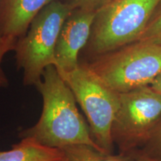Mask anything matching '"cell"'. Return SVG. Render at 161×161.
<instances>
[{"label":"cell","mask_w":161,"mask_h":161,"mask_svg":"<svg viewBox=\"0 0 161 161\" xmlns=\"http://www.w3.org/2000/svg\"><path fill=\"white\" fill-rule=\"evenodd\" d=\"M35 86L43 98L41 116L35 125L20 132V137H32L44 146L59 149L81 144L103 152L78 110L73 92L55 66L46 68Z\"/></svg>","instance_id":"6da1fadb"},{"label":"cell","mask_w":161,"mask_h":161,"mask_svg":"<svg viewBox=\"0 0 161 161\" xmlns=\"http://www.w3.org/2000/svg\"><path fill=\"white\" fill-rule=\"evenodd\" d=\"M161 0H111L96 13L84 50L96 58L137 41Z\"/></svg>","instance_id":"7a4b0ae2"},{"label":"cell","mask_w":161,"mask_h":161,"mask_svg":"<svg viewBox=\"0 0 161 161\" xmlns=\"http://www.w3.org/2000/svg\"><path fill=\"white\" fill-rule=\"evenodd\" d=\"M72 10L60 0L52 2L34 18L25 35L17 40L14 51L17 67L23 70L25 85L36 86L46 68L55 66L58 36Z\"/></svg>","instance_id":"3957f363"},{"label":"cell","mask_w":161,"mask_h":161,"mask_svg":"<svg viewBox=\"0 0 161 161\" xmlns=\"http://www.w3.org/2000/svg\"><path fill=\"white\" fill-rule=\"evenodd\" d=\"M119 93L151 85L161 73V46L136 41L84 62Z\"/></svg>","instance_id":"277c9868"},{"label":"cell","mask_w":161,"mask_h":161,"mask_svg":"<svg viewBox=\"0 0 161 161\" xmlns=\"http://www.w3.org/2000/svg\"><path fill=\"white\" fill-rule=\"evenodd\" d=\"M59 73L85 114L96 143L103 152L113 154L111 130L119 106L120 93L107 85L85 63L80 62L71 72Z\"/></svg>","instance_id":"5b68a950"},{"label":"cell","mask_w":161,"mask_h":161,"mask_svg":"<svg viewBox=\"0 0 161 161\" xmlns=\"http://www.w3.org/2000/svg\"><path fill=\"white\" fill-rule=\"evenodd\" d=\"M160 119L161 95L150 85L120 93L111 130L119 153L142 148Z\"/></svg>","instance_id":"8992f818"},{"label":"cell","mask_w":161,"mask_h":161,"mask_svg":"<svg viewBox=\"0 0 161 161\" xmlns=\"http://www.w3.org/2000/svg\"><path fill=\"white\" fill-rule=\"evenodd\" d=\"M95 11L73 9L62 25L55 47V67L59 72H69L79 65L78 55L91 34Z\"/></svg>","instance_id":"52a82bcc"},{"label":"cell","mask_w":161,"mask_h":161,"mask_svg":"<svg viewBox=\"0 0 161 161\" xmlns=\"http://www.w3.org/2000/svg\"><path fill=\"white\" fill-rule=\"evenodd\" d=\"M55 0H0V37H23L31 21Z\"/></svg>","instance_id":"ba28073f"},{"label":"cell","mask_w":161,"mask_h":161,"mask_svg":"<svg viewBox=\"0 0 161 161\" xmlns=\"http://www.w3.org/2000/svg\"><path fill=\"white\" fill-rule=\"evenodd\" d=\"M62 149L44 146L32 137H23L11 149L0 152V161H64Z\"/></svg>","instance_id":"9c48e42d"},{"label":"cell","mask_w":161,"mask_h":161,"mask_svg":"<svg viewBox=\"0 0 161 161\" xmlns=\"http://www.w3.org/2000/svg\"><path fill=\"white\" fill-rule=\"evenodd\" d=\"M64 161H129V153L105 154L86 145H72L64 148Z\"/></svg>","instance_id":"30bf717a"},{"label":"cell","mask_w":161,"mask_h":161,"mask_svg":"<svg viewBox=\"0 0 161 161\" xmlns=\"http://www.w3.org/2000/svg\"><path fill=\"white\" fill-rule=\"evenodd\" d=\"M137 41L161 46V12L151 19Z\"/></svg>","instance_id":"8fae6325"},{"label":"cell","mask_w":161,"mask_h":161,"mask_svg":"<svg viewBox=\"0 0 161 161\" xmlns=\"http://www.w3.org/2000/svg\"><path fill=\"white\" fill-rule=\"evenodd\" d=\"M17 39L11 37H3L0 39V88L8 86L9 81L2 66L3 58L8 52L14 50Z\"/></svg>","instance_id":"7c38bea8"},{"label":"cell","mask_w":161,"mask_h":161,"mask_svg":"<svg viewBox=\"0 0 161 161\" xmlns=\"http://www.w3.org/2000/svg\"><path fill=\"white\" fill-rule=\"evenodd\" d=\"M147 154L161 159V119L146 144L140 148Z\"/></svg>","instance_id":"4fadbf2b"},{"label":"cell","mask_w":161,"mask_h":161,"mask_svg":"<svg viewBox=\"0 0 161 161\" xmlns=\"http://www.w3.org/2000/svg\"><path fill=\"white\" fill-rule=\"evenodd\" d=\"M72 9L97 12L111 0H60Z\"/></svg>","instance_id":"5bb4252c"},{"label":"cell","mask_w":161,"mask_h":161,"mask_svg":"<svg viewBox=\"0 0 161 161\" xmlns=\"http://www.w3.org/2000/svg\"><path fill=\"white\" fill-rule=\"evenodd\" d=\"M128 153L130 154L129 161H161V159L147 154L140 148Z\"/></svg>","instance_id":"9a60e30c"},{"label":"cell","mask_w":161,"mask_h":161,"mask_svg":"<svg viewBox=\"0 0 161 161\" xmlns=\"http://www.w3.org/2000/svg\"><path fill=\"white\" fill-rule=\"evenodd\" d=\"M150 86L161 95V73L154 80Z\"/></svg>","instance_id":"2e32d148"},{"label":"cell","mask_w":161,"mask_h":161,"mask_svg":"<svg viewBox=\"0 0 161 161\" xmlns=\"http://www.w3.org/2000/svg\"><path fill=\"white\" fill-rule=\"evenodd\" d=\"M0 39H1V37H0Z\"/></svg>","instance_id":"e0dca14e"}]
</instances>
